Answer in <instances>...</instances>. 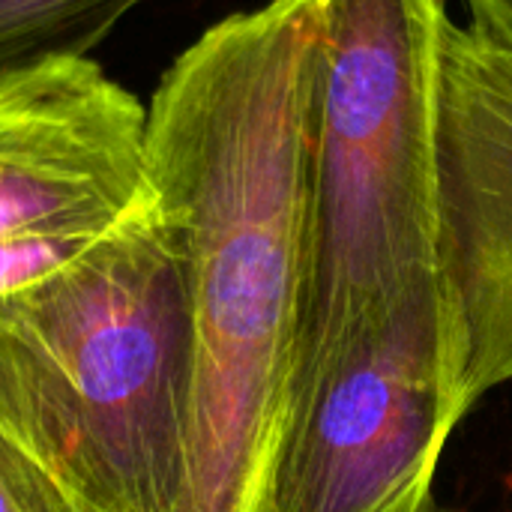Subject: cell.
Segmentation results:
<instances>
[{"label":"cell","mask_w":512,"mask_h":512,"mask_svg":"<svg viewBox=\"0 0 512 512\" xmlns=\"http://www.w3.org/2000/svg\"><path fill=\"white\" fill-rule=\"evenodd\" d=\"M318 0H267L204 30L144 108V168L192 294L180 512H243L279 405L309 249Z\"/></svg>","instance_id":"obj_1"},{"label":"cell","mask_w":512,"mask_h":512,"mask_svg":"<svg viewBox=\"0 0 512 512\" xmlns=\"http://www.w3.org/2000/svg\"><path fill=\"white\" fill-rule=\"evenodd\" d=\"M192 294L153 189L87 255L0 303V429L81 512H180Z\"/></svg>","instance_id":"obj_2"},{"label":"cell","mask_w":512,"mask_h":512,"mask_svg":"<svg viewBox=\"0 0 512 512\" xmlns=\"http://www.w3.org/2000/svg\"><path fill=\"white\" fill-rule=\"evenodd\" d=\"M309 249L288 369L441 285L438 60L444 0H318ZM285 369V372H288Z\"/></svg>","instance_id":"obj_3"},{"label":"cell","mask_w":512,"mask_h":512,"mask_svg":"<svg viewBox=\"0 0 512 512\" xmlns=\"http://www.w3.org/2000/svg\"><path fill=\"white\" fill-rule=\"evenodd\" d=\"M468 411L435 285L285 372L243 512H420Z\"/></svg>","instance_id":"obj_4"},{"label":"cell","mask_w":512,"mask_h":512,"mask_svg":"<svg viewBox=\"0 0 512 512\" xmlns=\"http://www.w3.org/2000/svg\"><path fill=\"white\" fill-rule=\"evenodd\" d=\"M438 270L474 408L512 381V51L453 18L438 60Z\"/></svg>","instance_id":"obj_5"},{"label":"cell","mask_w":512,"mask_h":512,"mask_svg":"<svg viewBox=\"0 0 512 512\" xmlns=\"http://www.w3.org/2000/svg\"><path fill=\"white\" fill-rule=\"evenodd\" d=\"M144 105L93 60L0 84V237L111 228L150 198Z\"/></svg>","instance_id":"obj_6"},{"label":"cell","mask_w":512,"mask_h":512,"mask_svg":"<svg viewBox=\"0 0 512 512\" xmlns=\"http://www.w3.org/2000/svg\"><path fill=\"white\" fill-rule=\"evenodd\" d=\"M144 0H0V84L90 51Z\"/></svg>","instance_id":"obj_7"},{"label":"cell","mask_w":512,"mask_h":512,"mask_svg":"<svg viewBox=\"0 0 512 512\" xmlns=\"http://www.w3.org/2000/svg\"><path fill=\"white\" fill-rule=\"evenodd\" d=\"M111 228H54L0 237V303L54 279L87 255Z\"/></svg>","instance_id":"obj_8"},{"label":"cell","mask_w":512,"mask_h":512,"mask_svg":"<svg viewBox=\"0 0 512 512\" xmlns=\"http://www.w3.org/2000/svg\"><path fill=\"white\" fill-rule=\"evenodd\" d=\"M0 512H81L42 465L0 429Z\"/></svg>","instance_id":"obj_9"},{"label":"cell","mask_w":512,"mask_h":512,"mask_svg":"<svg viewBox=\"0 0 512 512\" xmlns=\"http://www.w3.org/2000/svg\"><path fill=\"white\" fill-rule=\"evenodd\" d=\"M471 27L512 51V0H465Z\"/></svg>","instance_id":"obj_10"},{"label":"cell","mask_w":512,"mask_h":512,"mask_svg":"<svg viewBox=\"0 0 512 512\" xmlns=\"http://www.w3.org/2000/svg\"><path fill=\"white\" fill-rule=\"evenodd\" d=\"M420 512H456V510H450V507H441V504L432 498V501H429V504H426V507H423Z\"/></svg>","instance_id":"obj_11"}]
</instances>
